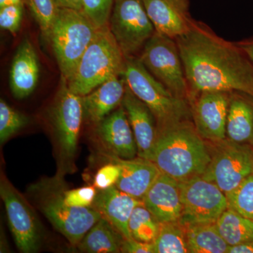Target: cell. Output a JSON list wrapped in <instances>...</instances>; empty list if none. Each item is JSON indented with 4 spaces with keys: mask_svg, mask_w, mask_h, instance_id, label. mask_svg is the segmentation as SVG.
I'll return each instance as SVG.
<instances>
[{
    "mask_svg": "<svg viewBox=\"0 0 253 253\" xmlns=\"http://www.w3.org/2000/svg\"><path fill=\"white\" fill-rule=\"evenodd\" d=\"M175 40L180 53L189 100L205 91H241L253 96V63L237 44L195 21Z\"/></svg>",
    "mask_w": 253,
    "mask_h": 253,
    "instance_id": "1",
    "label": "cell"
},
{
    "mask_svg": "<svg viewBox=\"0 0 253 253\" xmlns=\"http://www.w3.org/2000/svg\"><path fill=\"white\" fill-rule=\"evenodd\" d=\"M144 159L161 173L182 181L204 174L211 162V149L192 121H183L158 130L154 148Z\"/></svg>",
    "mask_w": 253,
    "mask_h": 253,
    "instance_id": "2",
    "label": "cell"
},
{
    "mask_svg": "<svg viewBox=\"0 0 253 253\" xmlns=\"http://www.w3.org/2000/svg\"><path fill=\"white\" fill-rule=\"evenodd\" d=\"M123 77L126 85L154 113L158 130L192 120L189 100L173 94L148 71L139 57L126 58Z\"/></svg>",
    "mask_w": 253,
    "mask_h": 253,
    "instance_id": "3",
    "label": "cell"
},
{
    "mask_svg": "<svg viewBox=\"0 0 253 253\" xmlns=\"http://www.w3.org/2000/svg\"><path fill=\"white\" fill-rule=\"evenodd\" d=\"M126 60L109 26L100 28L68 80V85L76 94L84 96L110 78L123 76Z\"/></svg>",
    "mask_w": 253,
    "mask_h": 253,
    "instance_id": "4",
    "label": "cell"
},
{
    "mask_svg": "<svg viewBox=\"0 0 253 253\" xmlns=\"http://www.w3.org/2000/svg\"><path fill=\"white\" fill-rule=\"evenodd\" d=\"M64 189L59 176L37 183L31 189L46 219L70 244L78 246L102 216L93 206L77 208L68 205L63 197Z\"/></svg>",
    "mask_w": 253,
    "mask_h": 253,
    "instance_id": "5",
    "label": "cell"
},
{
    "mask_svg": "<svg viewBox=\"0 0 253 253\" xmlns=\"http://www.w3.org/2000/svg\"><path fill=\"white\" fill-rule=\"evenodd\" d=\"M97 30L81 11L59 8L47 40L52 46L61 76L67 81L72 77Z\"/></svg>",
    "mask_w": 253,
    "mask_h": 253,
    "instance_id": "6",
    "label": "cell"
},
{
    "mask_svg": "<svg viewBox=\"0 0 253 253\" xmlns=\"http://www.w3.org/2000/svg\"><path fill=\"white\" fill-rule=\"evenodd\" d=\"M139 58L148 71L173 94L189 101V86L175 40L156 31Z\"/></svg>",
    "mask_w": 253,
    "mask_h": 253,
    "instance_id": "7",
    "label": "cell"
},
{
    "mask_svg": "<svg viewBox=\"0 0 253 253\" xmlns=\"http://www.w3.org/2000/svg\"><path fill=\"white\" fill-rule=\"evenodd\" d=\"M211 162L201 177L228 195L253 173V147L226 139L212 143Z\"/></svg>",
    "mask_w": 253,
    "mask_h": 253,
    "instance_id": "8",
    "label": "cell"
},
{
    "mask_svg": "<svg viewBox=\"0 0 253 253\" xmlns=\"http://www.w3.org/2000/svg\"><path fill=\"white\" fill-rule=\"evenodd\" d=\"M109 27L126 59L142 51L156 32L142 0H115Z\"/></svg>",
    "mask_w": 253,
    "mask_h": 253,
    "instance_id": "9",
    "label": "cell"
},
{
    "mask_svg": "<svg viewBox=\"0 0 253 253\" xmlns=\"http://www.w3.org/2000/svg\"><path fill=\"white\" fill-rule=\"evenodd\" d=\"M179 182L183 225L215 223L229 208L226 194L212 181L200 176Z\"/></svg>",
    "mask_w": 253,
    "mask_h": 253,
    "instance_id": "10",
    "label": "cell"
},
{
    "mask_svg": "<svg viewBox=\"0 0 253 253\" xmlns=\"http://www.w3.org/2000/svg\"><path fill=\"white\" fill-rule=\"evenodd\" d=\"M51 121L63 162L71 163L76 154L83 116L81 96L70 89L61 76L59 89L51 106Z\"/></svg>",
    "mask_w": 253,
    "mask_h": 253,
    "instance_id": "11",
    "label": "cell"
},
{
    "mask_svg": "<svg viewBox=\"0 0 253 253\" xmlns=\"http://www.w3.org/2000/svg\"><path fill=\"white\" fill-rule=\"evenodd\" d=\"M0 196L18 250L24 253H36L41 247L42 228L34 210L4 176L1 177Z\"/></svg>",
    "mask_w": 253,
    "mask_h": 253,
    "instance_id": "12",
    "label": "cell"
},
{
    "mask_svg": "<svg viewBox=\"0 0 253 253\" xmlns=\"http://www.w3.org/2000/svg\"><path fill=\"white\" fill-rule=\"evenodd\" d=\"M230 93L205 91L189 100L195 128L208 142H219L226 139Z\"/></svg>",
    "mask_w": 253,
    "mask_h": 253,
    "instance_id": "13",
    "label": "cell"
},
{
    "mask_svg": "<svg viewBox=\"0 0 253 253\" xmlns=\"http://www.w3.org/2000/svg\"><path fill=\"white\" fill-rule=\"evenodd\" d=\"M96 133L109 154L123 159H132L138 154L135 137L122 104L96 125Z\"/></svg>",
    "mask_w": 253,
    "mask_h": 253,
    "instance_id": "14",
    "label": "cell"
},
{
    "mask_svg": "<svg viewBox=\"0 0 253 253\" xmlns=\"http://www.w3.org/2000/svg\"><path fill=\"white\" fill-rule=\"evenodd\" d=\"M145 9L158 33L176 39L189 31L194 20L189 0H142Z\"/></svg>",
    "mask_w": 253,
    "mask_h": 253,
    "instance_id": "15",
    "label": "cell"
},
{
    "mask_svg": "<svg viewBox=\"0 0 253 253\" xmlns=\"http://www.w3.org/2000/svg\"><path fill=\"white\" fill-rule=\"evenodd\" d=\"M160 223L179 221L182 212L179 182L161 173L142 199Z\"/></svg>",
    "mask_w": 253,
    "mask_h": 253,
    "instance_id": "16",
    "label": "cell"
},
{
    "mask_svg": "<svg viewBox=\"0 0 253 253\" xmlns=\"http://www.w3.org/2000/svg\"><path fill=\"white\" fill-rule=\"evenodd\" d=\"M122 105L135 137L138 156L146 158L157 139L158 126L156 118L149 106L126 85Z\"/></svg>",
    "mask_w": 253,
    "mask_h": 253,
    "instance_id": "17",
    "label": "cell"
},
{
    "mask_svg": "<svg viewBox=\"0 0 253 253\" xmlns=\"http://www.w3.org/2000/svg\"><path fill=\"white\" fill-rule=\"evenodd\" d=\"M39 59L34 46L25 39L18 46L11 63L9 86L14 98L23 99L34 91L39 81Z\"/></svg>",
    "mask_w": 253,
    "mask_h": 253,
    "instance_id": "18",
    "label": "cell"
},
{
    "mask_svg": "<svg viewBox=\"0 0 253 253\" xmlns=\"http://www.w3.org/2000/svg\"><path fill=\"white\" fill-rule=\"evenodd\" d=\"M109 155L110 161L117 163L121 169L116 186L136 199L142 200L161 172L154 163L139 157L123 159Z\"/></svg>",
    "mask_w": 253,
    "mask_h": 253,
    "instance_id": "19",
    "label": "cell"
},
{
    "mask_svg": "<svg viewBox=\"0 0 253 253\" xmlns=\"http://www.w3.org/2000/svg\"><path fill=\"white\" fill-rule=\"evenodd\" d=\"M143 204L142 200L136 199L114 186L99 190L93 207L122 234L125 239H128L131 238L128 226L131 214L136 206Z\"/></svg>",
    "mask_w": 253,
    "mask_h": 253,
    "instance_id": "20",
    "label": "cell"
},
{
    "mask_svg": "<svg viewBox=\"0 0 253 253\" xmlns=\"http://www.w3.org/2000/svg\"><path fill=\"white\" fill-rule=\"evenodd\" d=\"M126 89L123 76H114L81 96L84 119L95 126L99 124L122 104Z\"/></svg>",
    "mask_w": 253,
    "mask_h": 253,
    "instance_id": "21",
    "label": "cell"
},
{
    "mask_svg": "<svg viewBox=\"0 0 253 253\" xmlns=\"http://www.w3.org/2000/svg\"><path fill=\"white\" fill-rule=\"evenodd\" d=\"M226 138L253 147V96L231 91L226 121Z\"/></svg>",
    "mask_w": 253,
    "mask_h": 253,
    "instance_id": "22",
    "label": "cell"
},
{
    "mask_svg": "<svg viewBox=\"0 0 253 253\" xmlns=\"http://www.w3.org/2000/svg\"><path fill=\"white\" fill-rule=\"evenodd\" d=\"M124 239L122 234L107 219L101 217L78 246L82 252L118 253L121 252Z\"/></svg>",
    "mask_w": 253,
    "mask_h": 253,
    "instance_id": "23",
    "label": "cell"
},
{
    "mask_svg": "<svg viewBox=\"0 0 253 253\" xmlns=\"http://www.w3.org/2000/svg\"><path fill=\"white\" fill-rule=\"evenodd\" d=\"M183 226L189 253H228L229 246L219 234L214 223Z\"/></svg>",
    "mask_w": 253,
    "mask_h": 253,
    "instance_id": "24",
    "label": "cell"
},
{
    "mask_svg": "<svg viewBox=\"0 0 253 253\" xmlns=\"http://www.w3.org/2000/svg\"><path fill=\"white\" fill-rule=\"evenodd\" d=\"M214 224L229 247L253 241V220L231 208H228Z\"/></svg>",
    "mask_w": 253,
    "mask_h": 253,
    "instance_id": "25",
    "label": "cell"
},
{
    "mask_svg": "<svg viewBox=\"0 0 253 253\" xmlns=\"http://www.w3.org/2000/svg\"><path fill=\"white\" fill-rule=\"evenodd\" d=\"M154 253H188L184 226L180 221L161 223L154 242Z\"/></svg>",
    "mask_w": 253,
    "mask_h": 253,
    "instance_id": "26",
    "label": "cell"
},
{
    "mask_svg": "<svg viewBox=\"0 0 253 253\" xmlns=\"http://www.w3.org/2000/svg\"><path fill=\"white\" fill-rule=\"evenodd\" d=\"M160 225L161 223L144 204L134 208L128 224L131 238L146 243L154 242Z\"/></svg>",
    "mask_w": 253,
    "mask_h": 253,
    "instance_id": "27",
    "label": "cell"
},
{
    "mask_svg": "<svg viewBox=\"0 0 253 253\" xmlns=\"http://www.w3.org/2000/svg\"><path fill=\"white\" fill-rule=\"evenodd\" d=\"M229 208L253 220V173L226 195Z\"/></svg>",
    "mask_w": 253,
    "mask_h": 253,
    "instance_id": "28",
    "label": "cell"
},
{
    "mask_svg": "<svg viewBox=\"0 0 253 253\" xmlns=\"http://www.w3.org/2000/svg\"><path fill=\"white\" fill-rule=\"evenodd\" d=\"M30 123L29 118L0 100V142H6Z\"/></svg>",
    "mask_w": 253,
    "mask_h": 253,
    "instance_id": "29",
    "label": "cell"
},
{
    "mask_svg": "<svg viewBox=\"0 0 253 253\" xmlns=\"http://www.w3.org/2000/svg\"><path fill=\"white\" fill-rule=\"evenodd\" d=\"M32 15L41 28L42 36L48 39L59 7L54 0H25Z\"/></svg>",
    "mask_w": 253,
    "mask_h": 253,
    "instance_id": "30",
    "label": "cell"
},
{
    "mask_svg": "<svg viewBox=\"0 0 253 253\" xmlns=\"http://www.w3.org/2000/svg\"><path fill=\"white\" fill-rule=\"evenodd\" d=\"M115 0H83L81 12L96 29L109 26Z\"/></svg>",
    "mask_w": 253,
    "mask_h": 253,
    "instance_id": "31",
    "label": "cell"
},
{
    "mask_svg": "<svg viewBox=\"0 0 253 253\" xmlns=\"http://www.w3.org/2000/svg\"><path fill=\"white\" fill-rule=\"evenodd\" d=\"M24 4H11L0 8V26L1 29L16 36L23 20Z\"/></svg>",
    "mask_w": 253,
    "mask_h": 253,
    "instance_id": "32",
    "label": "cell"
},
{
    "mask_svg": "<svg viewBox=\"0 0 253 253\" xmlns=\"http://www.w3.org/2000/svg\"><path fill=\"white\" fill-rule=\"evenodd\" d=\"M96 194V188L91 186L63 191V197L66 202L70 206L77 208L92 207Z\"/></svg>",
    "mask_w": 253,
    "mask_h": 253,
    "instance_id": "33",
    "label": "cell"
},
{
    "mask_svg": "<svg viewBox=\"0 0 253 253\" xmlns=\"http://www.w3.org/2000/svg\"><path fill=\"white\" fill-rule=\"evenodd\" d=\"M121 174V169L117 163L110 161L100 168L95 174L94 186L98 190H104L116 186Z\"/></svg>",
    "mask_w": 253,
    "mask_h": 253,
    "instance_id": "34",
    "label": "cell"
},
{
    "mask_svg": "<svg viewBox=\"0 0 253 253\" xmlns=\"http://www.w3.org/2000/svg\"><path fill=\"white\" fill-rule=\"evenodd\" d=\"M121 253H154L153 243L143 242L133 238L124 239L121 247Z\"/></svg>",
    "mask_w": 253,
    "mask_h": 253,
    "instance_id": "35",
    "label": "cell"
},
{
    "mask_svg": "<svg viewBox=\"0 0 253 253\" xmlns=\"http://www.w3.org/2000/svg\"><path fill=\"white\" fill-rule=\"evenodd\" d=\"M54 1L58 7L82 11L83 0H54Z\"/></svg>",
    "mask_w": 253,
    "mask_h": 253,
    "instance_id": "36",
    "label": "cell"
},
{
    "mask_svg": "<svg viewBox=\"0 0 253 253\" xmlns=\"http://www.w3.org/2000/svg\"><path fill=\"white\" fill-rule=\"evenodd\" d=\"M227 253H253V241L230 246Z\"/></svg>",
    "mask_w": 253,
    "mask_h": 253,
    "instance_id": "37",
    "label": "cell"
},
{
    "mask_svg": "<svg viewBox=\"0 0 253 253\" xmlns=\"http://www.w3.org/2000/svg\"><path fill=\"white\" fill-rule=\"evenodd\" d=\"M253 63V38L236 43Z\"/></svg>",
    "mask_w": 253,
    "mask_h": 253,
    "instance_id": "38",
    "label": "cell"
},
{
    "mask_svg": "<svg viewBox=\"0 0 253 253\" xmlns=\"http://www.w3.org/2000/svg\"><path fill=\"white\" fill-rule=\"evenodd\" d=\"M25 0H0V8L11 4H24Z\"/></svg>",
    "mask_w": 253,
    "mask_h": 253,
    "instance_id": "39",
    "label": "cell"
}]
</instances>
